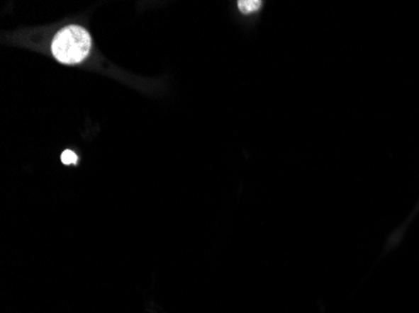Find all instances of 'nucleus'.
<instances>
[{
  "label": "nucleus",
  "instance_id": "1",
  "mask_svg": "<svg viewBox=\"0 0 419 313\" xmlns=\"http://www.w3.org/2000/svg\"><path fill=\"white\" fill-rule=\"evenodd\" d=\"M92 45V39L84 28L68 25L55 34L52 53L63 64H77L86 59Z\"/></svg>",
  "mask_w": 419,
  "mask_h": 313
},
{
  "label": "nucleus",
  "instance_id": "2",
  "mask_svg": "<svg viewBox=\"0 0 419 313\" xmlns=\"http://www.w3.org/2000/svg\"><path fill=\"white\" fill-rule=\"evenodd\" d=\"M238 6H239L241 13L251 14V13L259 11L262 8V1H260V0H240Z\"/></svg>",
  "mask_w": 419,
  "mask_h": 313
},
{
  "label": "nucleus",
  "instance_id": "3",
  "mask_svg": "<svg viewBox=\"0 0 419 313\" xmlns=\"http://www.w3.org/2000/svg\"><path fill=\"white\" fill-rule=\"evenodd\" d=\"M60 159H62V162L65 163V164H76L78 162V156H77L76 153L72 151H65L62 153V156H60Z\"/></svg>",
  "mask_w": 419,
  "mask_h": 313
}]
</instances>
